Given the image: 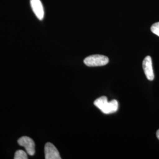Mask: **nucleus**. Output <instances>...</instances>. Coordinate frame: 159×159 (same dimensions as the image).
<instances>
[{
	"instance_id": "nucleus-4",
	"label": "nucleus",
	"mask_w": 159,
	"mask_h": 159,
	"mask_svg": "<svg viewBox=\"0 0 159 159\" xmlns=\"http://www.w3.org/2000/svg\"><path fill=\"white\" fill-rule=\"evenodd\" d=\"M143 68L147 79L150 81H153L154 78V75L151 57L147 56L145 57L143 61Z\"/></svg>"
},
{
	"instance_id": "nucleus-7",
	"label": "nucleus",
	"mask_w": 159,
	"mask_h": 159,
	"mask_svg": "<svg viewBox=\"0 0 159 159\" xmlns=\"http://www.w3.org/2000/svg\"><path fill=\"white\" fill-rule=\"evenodd\" d=\"M27 153L25 152L22 150H18L15 153L14 159H27Z\"/></svg>"
},
{
	"instance_id": "nucleus-2",
	"label": "nucleus",
	"mask_w": 159,
	"mask_h": 159,
	"mask_svg": "<svg viewBox=\"0 0 159 159\" xmlns=\"http://www.w3.org/2000/svg\"><path fill=\"white\" fill-rule=\"evenodd\" d=\"M109 59L107 57L102 55L96 54L86 57L84 63L88 67L104 66L108 64Z\"/></svg>"
},
{
	"instance_id": "nucleus-6",
	"label": "nucleus",
	"mask_w": 159,
	"mask_h": 159,
	"mask_svg": "<svg viewBox=\"0 0 159 159\" xmlns=\"http://www.w3.org/2000/svg\"><path fill=\"white\" fill-rule=\"evenodd\" d=\"M30 5L35 15L40 20H42L44 16L43 6L40 0H30Z\"/></svg>"
},
{
	"instance_id": "nucleus-3",
	"label": "nucleus",
	"mask_w": 159,
	"mask_h": 159,
	"mask_svg": "<svg viewBox=\"0 0 159 159\" xmlns=\"http://www.w3.org/2000/svg\"><path fill=\"white\" fill-rule=\"evenodd\" d=\"M18 143L25 148L27 153L30 156L35 154V143L32 139L27 136H23L18 140Z\"/></svg>"
},
{
	"instance_id": "nucleus-9",
	"label": "nucleus",
	"mask_w": 159,
	"mask_h": 159,
	"mask_svg": "<svg viewBox=\"0 0 159 159\" xmlns=\"http://www.w3.org/2000/svg\"><path fill=\"white\" fill-rule=\"evenodd\" d=\"M156 136H157V137L158 138V139L159 140V130L157 131V133H156Z\"/></svg>"
},
{
	"instance_id": "nucleus-1",
	"label": "nucleus",
	"mask_w": 159,
	"mask_h": 159,
	"mask_svg": "<svg viewBox=\"0 0 159 159\" xmlns=\"http://www.w3.org/2000/svg\"><path fill=\"white\" fill-rule=\"evenodd\" d=\"M94 104L103 113L106 114L114 113L118 110L119 108V102L117 100H113L108 102L107 98L106 96L101 97L96 99L94 102Z\"/></svg>"
},
{
	"instance_id": "nucleus-5",
	"label": "nucleus",
	"mask_w": 159,
	"mask_h": 159,
	"mask_svg": "<svg viewBox=\"0 0 159 159\" xmlns=\"http://www.w3.org/2000/svg\"><path fill=\"white\" fill-rule=\"evenodd\" d=\"M45 159H61L60 153L57 149L51 143H47L44 148Z\"/></svg>"
},
{
	"instance_id": "nucleus-8",
	"label": "nucleus",
	"mask_w": 159,
	"mask_h": 159,
	"mask_svg": "<svg viewBox=\"0 0 159 159\" xmlns=\"http://www.w3.org/2000/svg\"><path fill=\"white\" fill-rule=\"evenodd\" d=\"M152 32L159 37V22L156 23L152 25L151 27Z\"/></svg>"
}]
</instances>
